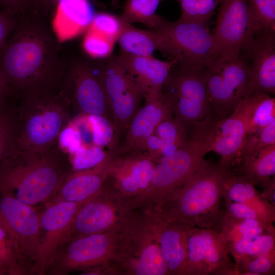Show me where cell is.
I'll return each mask as SVG.
<instances>
[{"instance_id": "6da1fadb", "label": "cell", "mask_w": 275, "mask_h": 275, "mask_svg": "<svg viewBox=\"0 0 275 275\" xmlns=\"http://www.w3.org/2000/svg\"><path fill=\"white\" fill-rule=\"evenodd\" d=\"M26 14L0 47V78L13 98L57 89L67 68L52 27Z\"/></svg>"}, {"instance_id": "7a4b0ae2", "label": "cell", "mask_w": 275, "mask_h": 275, "mask_svg": "<svg viewBox=\"0 0 275 275\" xmlns=\"http://www.w3.org/2000/svg\"><path fill=\"white\" fill-rule=\"evenodd\" d=\"M230 169L204 159L182 184L146 209L184 229L211 228L219 222L223 183Z\"/></svg>"}, {"instance_id": "3957f363", "label": "cell", "mask_w": 275, "mask_h": 275, "mask_svg": "<svg viewBox=\"0 0 275 275\" xmlns=\"http://www.w3.org/2000/svg\"><path fill=\"white\" fill-rule=\"evenodd\" d=\"M71 171L68 155L57 143L44 151H17L0 163V195L43 205Z\"/></svg>"}, {"instance_id": "277c9868", "label": "cell", "mask_w": 275, "mask_h": 275, "mask_svg": "<svg viewBox=\"0 0 275 275\" xmlns=\"http://www.w3.org/2000/svg\"><path fill=\"white\" fill-rule=\"evenodd\" d=\"M216 121L210 114L193 125L188 143L156 164L147 188L126 199L129 211L153 207L195 172L205 155L212 151Z\"/></svg>"}, {"instance_id": "5b68a950", "label": "cell", "mask_w": 275, "mask_h": 275, "mask_svg": "<svg viewBox=\"0 0 275 275\" xmlns=\"http://www.w3.org/2000/svg\"><path fill=\"white\" fill-rule=\"evenodd\" d=\"M14 102L18 151L49 149L73 118L69 101L59 87L14 98Z\"/></svg>"}, {"instance_id": "8992f818", "label": "cell", "mask_w": 275, "mask_h": 275, "mask_svg": "<svg viewBox=\"0 0 275 275\" xmlns=\"http://www.w3.org/2000/svg\"><path fill=\"white\" fill-rule=\"evenodd\" d=\"M124 242L123 224L107 232L67 241L50 260L44 274L65 275L75 271L89 274L96 269L117 265L122 259Z\"/></svg>"}, {"instance_id": "52a82bcc", "label": "cell", "mask_w": 275, "mask_h": 275, "mask_svg": "<svg viewBox=\"0 0 275 275\" xmlns=\"http://www.w3.org/2000/svg\"><path fill=\"white\" fill-rule=\"evenodd\" d=\"M209 61L176 62L163 86L173 102L175 118L186 130L211 114L206 86Z\"/></svg>"}, {"instance_id": "ba28073f", "label": "cell", "mask_w": 275, "mask_h": 275, "mask_svg": "<svg viewBox=\"0 0 275 275\" xmlns=\"http://www.w3.org/2000/svg\"><path fill=\"white\" fill-rule=\"evenodd\" d=\"M123 230L124 252L117 265L120 274H169L157 238L144 210L129 212Z\"/></svg>"}, {"instance_id": "9c48e42d", "label": "cell", "mask_w": 275, "mask_h": 275, "mask_svg": "<svg viewBox=\"0 0 275 275\" xmlns=\"http://www.w3.org/2000/svg\"><path fill=\"white\" fill-rule=\"evenodd\" d=\"M250 74L241 54L215 56L208 64L206 86L211 114L216 121L227 118L243 99L250 97Z\"/></svg>"}, {"instance_id": "30bf717a", "label": "cell", "mask_w": 275, "mask_h": 275, "mask_svg": "<svg viewBox=\"0 0 275 275\" xmlns=\"http://www.w3.org/2000/svg\"><path fill=\"white\" fill-rule=\"evenodd\" d=\"M158 50L169 60L184 62L209 61L216 56L212 33L207 25L195 22L163 18L155 28Z\"/></svg>"}, {"instance_id": "8fae6325", "label": "cell", "mask_w": 275, "mask_h": 275, "mask_svg": "<svg viewBox=\"0 0 275 275\" xmlns=\"http://www.w3.org/2000/svg\"><path fill=\"white\" fill-rule=\"evenodd\" d=\"M186 275H236L229 256L228 242L221 231L206 228L187 229Z\"/></svg>"}, {"instance_id": "7c38bea8", "label": "cell", "mask_w": 275, "mask_h": 275, "mask_svg": "<svg viewBox=\"0 0 275 275\" xmlns=\"http://www.w3.org/2000/svg\"><path fill=\"white\" fill-rule=\"evenodd\" d=\"M105 89L118 139L140 108L144 94L115 57L95 69Z\"/></svg>"}, {"instance_id": "4fadbf2b", "label": "cell", "mask_w": 275, "mask_h": 275, "mask_svg": "<svg viewBox=\"0 0 275 275\" xmlns=\"http://www.w3.org/2000/svg\"><path fill=\"white\" fill-rule=\"evenodd\" d=\"M40 212L35 206L0 195V224L31 269L40 245Z\"/></svg>"}, {"instance_id": "5bb4252c", "label": "cell", "mask_w": 275, "mask_h": 275, "mask_svg": "<svg viewBox=\"0 0 275 275\" xmlns=\"http://www.w3.org/2000/svg\"><path fill=\"white\" fill-rule=\"evenodd\" d=\"M129 212L126 199L105 184L97 195L79 209L64 242L115 229L122 225Z\"/></svg>"}, {"instance_id": "9a60e30c", "label": "cell", "mask_w": 275, "mask_h": 275, "mask_svg": "<svg viewBox=\"0 0 275 275\" xmlns=\"http://www.w3.org/2000/svg\"><path fill=\"white\" fill-rule=\"evenodd\" d=\"M59 88L69 101L72 114L75 111V116L107 117L109 106L105 89L95 69L88 63L78 61L66 68Z\"/></svg>"}, {"instance_id": "2e32d148", "label": "cell", "mask_w": 275, "mask_h": 275, "mask_svg": "<svg viewBox=\"0 0 275 275\" xmlns=\"http://www.w3.org/2000/svg\"><path fill=\"white\" fill-rule=\"evenodd\" d=\"M87 201L43 205L44 208L40 212V245L30 274L44 275L50 260L65 241L77 212Z\"/></svg>"}, {"instance_id": "e0dca14e", "label": "cell", "mask_w": 275, "mask_h": 275, "mask_svg": "<svg viewBox=\"0 0 275 275\" xmlns=\"http://www.w3.org/2000/svg\"><path fill=\"white\" fill-rule=\"evenodd\" d=\"M219 4L212 33L216 56L235 57L252 34L250 8L246 0H221Z\"/></svg>"}, {"instance_id": "ac0fdd59", "label": "cell", "mask_w": 275, "mask_h": 275, "mask_svg": "<svg viewBox=\"0 0 275 275\" xmlns=\"http://www.w3.org/2000/svg\"><path fill=\"white\" fill-rule=\"evenodd\" d=\"M263 94L243 99L231 115L216 121L212 151L220 156L219 162L223 167L231 169L238 157L248 134L250 119Z\"/></svg>"}, {"instance_id": "d6986e66", "label": "cell", "mask_w": 275, "mask_h": 275, "mask_svg": "<svg viewBox=\"0 0 275 275\" xmlns=\"http://www.w3.org/2000/svg\"><path fill=\"white\" fill-rule=\"evenodd\" d=\"M240 54L245 61L250 74V96L275 92V32L253 33Z\"/></svg>"}, {"instance_id": "ffe728a7", "label": "cell", "mask_w": 275, "mask_h": 275, "mask_svg": "<svg viewBox=\"0 0 275 275\" xmlns=\"http://www.w3.org/2000/svg\"><path fill=\"white\" fill-rule=\"evenodd\" d=\"M173 102L162 92L158 96L145 99L130 122L124 142L113 152L115 157L130 154H145L148 138L154 134L162 121L172 117Z\"/></svg>"}, {"instance_id": "44dd1931", "label": "cell", "mask_w": 275, "mask_h": 275, "mask_svg": "<svg viewBox=\"0 0 275 275\" xmlns=\"http://www.w3.org/2000/svg\"><path fill=\"white\" fill-rule=\"evenodd\" d=\"M155 166L146 154L114 157L108 179L119 196L125 199L132 198L147 188Z\"/></svg>"}, {"instance_id": "7402d4cb", "label": "cell", "mask_w": 275, "mask_h": 275, "mask_svg": "<svg viewBox=\"0 0 275 275\" xmlns=\"http://www.w3.org/2000/svg\"><path fill=\"white\" fill-rule=\"evenodd\" d=\"M113 158L110 152L109 156L97 165L85 170L71 171L45 204L61 201L82 202L91 199L106 183Z\"/></svg>"}, {"instance_id": "603a6c76", "label": "cell", "mask_w": 275, "mask_h": 275, "mask_svg": "<svg viewBox=\"0 0 275 275\" xmlns=\"http://www.w3.org/2000/svg\"><path fill=\"white\" fill-rule=\"evenodd\" d=\"M115 59L142 91L145 99L161 94L170 70L176 62L160 60L153 56H141L121 51Z\"/></svg>"}, {"instance_id": "cb8c5ba5", "label": "cell", "mask_w": 275, "mask_h": 275, "mask_svg": "<svg viewBox=\"0 0 275 275\" xmlns=\"http://www.w3.org/2000/svg\"><path fill=\"white\" fill-rule=\"evenodd\" d=\"M143 210L155 233L169 274L186 275L187 230L165 222L149 209Z\"/></svg>"}, {"instance_id": "d4e9b609", "label": "cell", "mask_w": 275, "mask_h": 275, "mask_svg": "<svg viewBox=\"0 0 275 275\" xmlns=\"http://www.w3.org/2000/svg\"><path fill=\"white\" fill-rule=\"evenodd\" d=\"M56 7L51 27L59 43L85 32L95 14L89 0H63Z\"/></svg>"}, {"instance_id": "484cf974", "label": "cell", "mask_w": 275, "mask_h": 275, "mask_svg": "<svg viewBox=\"0 0 275 275\" xmlns=\"http://www.w3.org/2000/svg\"><path fill=\"white\" fill-rule=\"evenodd\" d=\"M242 162L235 170L254 185L264 188L274 179L275 144L244 154Z\"/></svg>"}, {"instance_id": "4316f807", "label": "cell", "mask_w": 275, "mask_h": 275, "mask_svg": "<svg viewBox=\"0 0 275 275\" xmlns=\"http://www.w3.org/2000/svg\"><path fill=\"white\" fill-rule=\"evenodd\" d=\"M82 128L86 138L91 145L107 147L112 152L116 150L119 140L114 125L107 117L84 114Z\"/></svg>"}, {"instance_id": "83f0119b", "label": "cell", "mask_w": 275, "mask_h": 275, "mask_svg": "<svg viewBox=\"0 0 275 275\" xmlns=\"http://www.w3.org/2000/svg\"><path fill=\"white\" fill-rule=\"evenodd\" d=\"M118 41L122 51L135 56H153L158 50L157 38L151 29L141 30L128 23H124Z\"/></svg>"}, {"instance_id": "f1b7e54d", "label": "cell", "mask_w": 275, "mask_h": 275, "mask_svg": "<svg viewBox=\"0 0 275 275\" xmlns=\"http://www.w3.org/2000/svg\"><path fill=\"white\" fill-rule=\"evenodd\" d=\"M17 127L14 100L0 104V163L17 152Z\"/></svg>"}, {"instance_id": "f546056e", "label": "cell", "mask_w": 275, "mask_h": 275, "mask_svg": "<svg viewBox=\"0 0 275 275\" xmlns=\"http://www.w3.org/2000/svg\"><path fill=\"white\" fill-rule=\"evenodd\" d=\"M163 0H127L123 12L119 16L123 23L131 24L141 23L150 28H156L163 18L156 13L161 1Z\"/></svg>"}, {"instance_id": "4dcf8cb0", "label": "cell", "mask_w": 275, "mask_h": 275, "mask_svg": "<svg viewBox=\"0 0 275 275\" xmlns=\"http://www.w3.org/2000/svg\"><path fill=\"white\" fill-rule=\"evenodd\" d=\"M154 134L162 142V156H167L186 145L189 139L187 130L176 119L172 117L162 121Z\"/></svg>"}, {"instance_id": "1f68e13d", "label": "cell", "mask_w": 275, "mask_h": 275, "mask_svg": "<svg viewBox=\"0 0 275 275\" xmlns=\"http://www.w3.org/2000/svg\"><path fill=\"white\" fill-rule=\"evenodd\" d=\"M0 262L8 275L30 274L31 266L16 250L9 234L0 224Z\"/></svg>"}, {"instance_id": "d6a6232c", "label": "cell", "mask_w": 275, "mask_h": 275, "mask_svg": "<svg viewBox=\"0 0 275 275\" xmlns=\"http://www.w3.org/2000/svg\"><path fill=\"white\" fill-rule=\"evenodd\" d=\"M259 194L244 176L231 169L225 179L222 197L233 202L245 203Z\"/></svg>"}, {"instance_id": "836d02e7", "label": "cell", "mask_w": 275, "mask_h": 275, "mask_svg": "<svg viewBox=\"0 0 275 275\" xmlns=\"http://www.w3.org/2000/svg\"><path fill=\"white\" fill-rule=\"evenodd\" d=\"M251 17L252 33L275 32V0H246Z\"/></svg>"}, {"instance_id": "e575fe53", "label": "cell", "mask_w": 275, "mask_h": 275, "mask_svg": "<svg viewBox=\"0 0 275 275\" xmlns=\"http://www.w3.org/2000/svg\"><path fill=\"white\" fill-rule=\"evenodd\" d=\"M109 155L98 146H85L74 153L68 155L72 171L93 167L104 161Z\"/></svg>"}, {"instance_id": "d590c367", "label": "cell", "mask_w": 275, "mask_h": 275, "mask_svg": "<svg viewBox=\"0 0 275 275\" xmlns=\"http://www.w3.org/2000/svg\"><path fill=\"white\" fill-rule=\"evenodd\" d=\"M115 42L104 34L89 26L85 32L82 47L92 57L104 58L110 55Z\"/></svg>"}, {"instance_id": "8d00e7d4", "label": "cell", "mask_w": 275, "mask_h": 275, "mask_svg": "<svg viewBox=\"0 0 275 275\" xmlns=\"http://www.w3.org/2000/svg\"><path fill=\"white\" fill-rule=\"evenodd\" d=\"M237 274H273L275 270V252L249 259L243 256L235 264Z\"/></svg>"}, {"instance_id": "74e56055", "label": "cell", "mask_w": 275, "mask_h": 275, "mask_svg": "<svg viewBox=\"0 0 275 275\" xmlns=\"http://www.w3.org/2000/svg\"><path fill=\"white\" fill-rule=\"evenodd\" d=\"M275 121V99L263 93L250 119L248 134Z\"/></svg>"}, {"instance_id": "f35d334b", "label": "cell", "mask_w": 275, "mask_h": 275, "mask_svg": "<svg viewBox=\"0 0 275 275\" xmlns=\"http://www.w3.org/2000/svg\"><path fill=\"white\" fill-rule=\"evenodd\" d=\"M272 144H275V121L255 132L249 133L238 157Z\"/></svg>"}, {"instance_id": "ab89813d", "label": "cell", "mask_w": 275, "mask_h": 275, "mask_svg": "<svg viewBox=\"0 0 275 275\" xmlns=\"http://www.w3.org/2000/svg\"><path fill=\"white\" fill-rule=\"evenodd\" d=\"M89 26L116 42L123 31L124 23L119 17L106 13H100L95 14Z\"/></svg>"}, {"instance_id": "60d3db41", "label": "cell", "mask_w": 275, "mask_h": 275, "mask_svg": "<svg viewBox=\"0 0 275 275\" xmlns=\"http://www.w3.org/2000/svg\"><path fill=\"white\" fill-rule=\"evenodd\" d=\"M57 145L60 149L67 155L86 146L78 129L72 120L60 132Z\"/></svg>"}, {"instance_id": "b9f144b4", "label": "cell", "mask_w": 275, "mask_h": 275, "mask_svg": "<svg viewBox=\"0 0 275 275\" xmlns=\"http://www.w3.org/2000/svg\"><path fill=\"white\" fill-rule=\"evenodd\" d=\"M274 252L275 233L273 229L253 239L244 256L251 259Z\"/></svg>"}, {"instance_id": "7bdbcfd3", "label": "cell", "mask_w": 275, "mask_h": 275, "mask_svg": "<svg viewBox=\"0 0 275 275\" xmlns=\"http://www.w3.org/2000/svg\"><path fill=\"white\" fill-rule=\"evenodd\" d=\"M224 200L226 207V214L240 221L258 219L268 222L263 219L257 212L245 203Z\"/></svg>"}, {"instance_id": "ee69618b", "label": "cell", "mask_w": 275, "mask_h": 275, "mask_svg": "<svg viewBox=\"0 0 275 275\" xmlns=\"http://www.w3.org/2000/svg\"><path fill=\"white\" fill-rule=\"evenodd\" d=\"M20 16L12 11L0 9V47L16 27Z\"/></svg>"}, {"instance_id": "f6af8a7d", "label": "cell", "mask_w": 275, "mask_h": 275, "mask_svg": "<svg viewBox=\"0 0 275 275\" xmlns=\"http://www.w3.org/2000/svg\"><path fill=\"white\" fill-rule=\"evenodd\" d=\"M36 4V0H0V9L21 15L35 10Z\"/></svg>"}, {"instance_id": "bcb514c9", "label": "cell", "mask_w": 275, "mask_h": 275, "mask_svg": "<svg viewBox=\"0 0 275 275\" xmlns=\"http://www.w3.org/2000/svg\"><path fill=\"white\" fill-rule=\"evenodd\" d=\"M197 8V22L207 25L221 0H195Z\"/></svg>"}, {"instance_id": "7dc6e473", "label": "cell", "mask_w": 275, "mask_h": 275, "mask_svg": "<svg viewBox=\"0 0 275 275\" xmlns=\"http://www.w3.org/2000/svg\"><path fill=\"white\" fill-rule=\"evenodd\" d=\"M162 148L160 139L155 134H152L147 140L145 154L152 161L158 162L163 158Z\"/></svg>"}, {"instance_id": "c3c4849f", "label": "cell", "mask_w": 275, "mask_h": 275, "mask_svg": "<svg viewBox=\"0 0 275 275\" xmlns=\"http://www.w3.org/2000/svg\"><path fill=\"white\" fill-rule=\"evenodd\" d=\"M253 239L243 236L240 239L228 244L229 252L233 256L236 264L245 255L246 250Z\"/></svg>"}, {"instance_id": "681fc988", "label": "cell", "mask_w": 275, "mask_h": 275, "mask_svg": "<svg viewBox=\"0 0 275 275\" xmlns=\"http://www.w3.org/2000/svg\"><path fill=\"white\" fill-rule=\"evenodd\" d=\"M63 0H36L35 10L47 12L57 6Z\"/></svg>"}, {"instance_id": "f907efd6", "label": "cell", "mask_w": 275, "mask_h": 275, "mask_svg": "<svg viewBox=\"0 0 275 275\" xmlns=\"http://www.w3.org/2000/svg\"><path fill=\"white\" fill-rule=\"evenodd\" d=\"M274 187L275 180H272L270 183L264 188V191L261 194L263 198H268L269 200L274 202Z\"/></svg>"}, {"instance_id": "816d5d0a", "label": "cell", "mask_w": 275, "mask_h": 275, "mask_svg": "<svg viewBox=\"0 0 275 275\" xmlns=\"http://www.w3.org/2000/svg\"><path fill=\"white\" fill-rule=\"evenodd\" d=\"M11 97L8 88L0 78V104Z\"/></svg>"}, {"instance_id": "f5cc1de1", "label": "cell", "mask_w": 275, "mask_h": 275, "mask_svg": "<svg viewBox=\"0 0 275 275\" xmlns=\"http://www.w3.org/2000/svg\"><path fill=\"white\" fill-rule=\"evenodd\" d=\"M7 271L5 267L0 264V275H7Z\"/></svg>"}, {"instance_id": "db71d44e", "label": "cell", "mask_w": 275, "mask_h": 275, "mask_svg": "<svg viewBox=\"0 0 275 275\" xmlns=\"http://www.w3.org/2000/svg\"><path fill=\"white\" fill-rule=\"evenodd\" d=\"M0 264H2L3 265H4L1 262H0Z\"/></svg>"}]
</instances>
